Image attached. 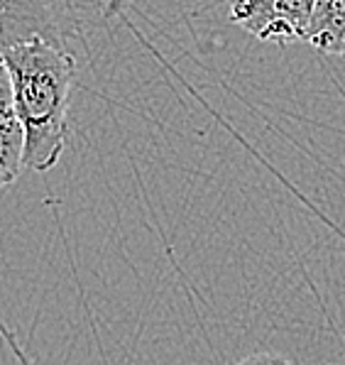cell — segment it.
<instances>
[{"instance_id": "obj_1", "label": "cell", "mask_w": 345, "mask_h": 365, "mask_svg": "<svg viewBox=\"0 0 345 365\" xmlns=\"http://www.w3.org/2000/svg\"><path fill=\"white\" fill-rule=\"evenodd\" d=\"M10 74L13 113L22 128V165L49 172L66 148L76 59L61 42L32 37L0 49Z\"/></svg>"}, {"instance_id": "obj_2", "label": "cell", "mask_w": 345, "mask_h": 365, "mask_svg": "<svg viewBox=\"0 0 345 365\" xmlns=\"http://www.w3.org/2000/svg\"><path fill=\"white\" fill-rule=\"evenodd\" d=\"M230 20L262 42H304L316 0H225Z\"/></svg>"}, {"instance_id": "obj_3", "label": "cell", "mask_w": 345, "mask_h": 365, "mask_svg": "<svg viewBox=\"0 0 345 365\" xmlns=\"http://www.w3.org/2000/svg\"><path fill=\"white\" fill-rule=\"evenodd\" d=\"M71 13L69 0H0V49L32 37L64 44Z\"/></svg>"}, {"instance_id": "obj_4", "label": "cell", "mask_w": 345, "mask_h": 365, "mask_svg": "<svg viewBox=\"0 0 345 365\" xmlns=\"http://www.w3.org/2000/svg\"><path fill=\"white\" fill-rule=\"evenodd\" d=\"M304 42L333 57H345V0H316Z\"/></svg>"}, {"instance_id": "obj_5", "label": "cell", "mask_w": 345, "mask_h": 365, "mask_svg": "<svg viewBox=\"0 0 345 365\" xmlns=\"http://www.w3.org/2000/svg\"><path fill=\"white\" fill-rule=\"evenodd\" d=\"M22 145H25V138H22L18 118L13 108H3L0 110V189L10 187L25 170Z\"/></svg>"}, {"instance_id": "obj_6", "label": "cell", "mask_w": 345, "mask_h": 365, "mask_svg": "<svg viewBox=\"0 0 345 365\" xmlns=\"http://www.w3.org/2000/svg\"><path fill=\"white\" fill-rule=\"evenodd\" d=\"M13 106V91H10V74L5 66L3 52H0V110Z\"/></svg>"}, {"instance_id": "obj_7", "label": "cell", "mask_w": 345, "mask_h": 365, "mask_svg": "<svg viewBox=\"0 0 345 365\" xmlns=\"http://www.w3.org/2000/svg\"><path fill=\"white\" fill-rule=\"evenodd\" d=\"M127 0H105V8H103V15L105 18H115V15L122 13Z\"/></svg>"}]
</instances>
